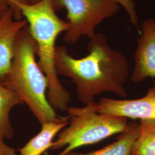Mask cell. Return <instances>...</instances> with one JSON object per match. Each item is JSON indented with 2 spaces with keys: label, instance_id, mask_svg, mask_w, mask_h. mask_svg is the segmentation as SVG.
<instances>
[{
  "label": "cell",
  "instance_id": "17",
  "mask_svg": "<svg viewBox=\"0 0 155 155\" xmlns=\"http://www.w3.org/2000/svg\"><path fill=\"white\" fill-rule=\"evenodd\" d=\"M41 0H27L28 4H35L39 2Z\"/></svg>",
  "mask_w": 155,
  "mask_h": 155
},
{
  "label": "cell",
  "instance_id": "12",
  "mask_svg": "<svg viewBox=\"0 0 155 155\" xmlns=\"http://www.w3.org/2000/svg\"><path fill=\"white\" fill-rule=\"evenodd\" d=\"M130 155H155V120H141Z\"/></svg>",
  "mask_w": 155,
  "mask_h": 155
},
{
  "label": "cell",
  "instance_id": "16",
  "mask_svg": "<svg viewBox=\"0 0 155 155\" xmlns=\"http://www.w3.org/2000/svg\"><path fill=\"white\" fill-rule=\"evenodd\" d=\"M9 8L5 0H0V16Z\"/></svg>",
  "mask_w": 155,
  "mask_h": 155
},
{
  "label": "cell",
  "instance_id": "14",
  "mask_svg": "<svg viewBox=\"0 0 155 155\" xmlns=\"http://www.w3.org/2000/svg\"><path fill=\"white\" fill-rule=\"evenodd\" d=\"M11 10L15 20H21L23 19L21 12L19 8V5L23 4H27V0H5Z\"/></svg>",
  "mask_w": 155,
  "mask_h": 155
},
{
  "label": "cell",
  "instance_id": "5",
  "mask_svg": "<svg viewBox=\"0 0 155 155\" xmlns=\"http://www.w3.org/2000/svg\"><path fill=\"white\" fill-rule=\"evenodd\" d=\"M54 10L66 9L68 28L63 40L74 45L82 37L89 39L106 19L117 14L121 6L111 0H51Z\"/></svg>",
  "mask_w": 155,
  "mask_h": 155
},
{
  "label": "cell",
  "instance_id": "1",
  "mask_svg": "<svg viewBox=\"0 0 155 155\" xmlns=\"http://www.w3.org/2000/svg\"><path fill=\"white\" fill-rule=\"evenodd\" d=\"M89 54L82 58H73L65 46L56 45L55 64L58 75L70 78L77 87L78 98L86 105L104 92L125 97L124 85L130 75L126 56L112 48L103 33L90 38Z\"/></svg>",
  "mask_w": 155,
  "mask_h": 155
},
{
  "label": "cell",
  "instance_id": "10",
  "mask_svg": "<svg viewBox=\"0 0 155 155\" xmlns=\"http://www.w3.org/2000/svg\"><path fill=\"white\" fill-rule=\"evenodd\" d=\"M139 133V124L135 121L127 123V127L120 133L115 142L100 150L87 153L71 151L64 155H130L133 143Z\"/></svg>",
  "mask_w": 155,
  "mask_h": 155
},
{
  "label": "cell",
  "instance_id": "15",
  "mask_svg": "<svg viewBox=\"0 0 155 155\" xmlns=\"http://www.w3.org/2000/svg\"><path fill=\"white\" fill-rule=\"evenodd\" d=\"M4 136L0 133V155H18L15 149L5 143Z\"/></svg>",
  "mask_w": 155,
  "mask_h": 155
},
{
  "label": "cell",
  "instance_id": "2",
  "mask_svg": "<svg viewBox=\"0 0 155 155\" xmlns=\"http://www.w3.org/2000/svg\"><path fill=\"white\" fill-rule=\"evenodd\" d=\"M36 44L27 25L17 36L11 66L1 83L18 95L41 125L68 121V116H58L48 101V79L36 60Z\"/></svg>",
  "mask_w": 155,
  "mask_h": 155
},
{
  "label": "cell",
  "instance_id": "13",
  "mask_svg": "<svg viewBox=\"0 0 155 155\" xmlns=\"http://www.w3.org/2000/svg\"><path fill=\"white\" fill-rule=\"evenodd\" d=\"M117 4L122 6L124 10L127 12L129 17L130 22L134 27L138 29L139 28V18L136 10V4L134 0H111Z\"/></svg>",
  "mask_w": 155,
  "mask_h": 155
},
{
  "label": "cell",
  "instance_id": "7",
  "mask_svg": "<svg viewBox=\"0 0 155 155\" xmlns=\"http://www.w3.org/2000/svg\"><path fill=\"white\" fill-rule=\"evenodd\" d=\"M132 81L140 83L148 78L155 77V19L143 22L134 53Z\"/></svg>",
  "mask_w": 155,
  "mask_h": 155
},
{
  "label": "cell",
  "instance_id": "8",
  "mask_svg": "<svg viewBox=\"0 0 155 155\" xmlns=\"http://www.w3.org/2000/svg\"><path fill=\"white\" fill-rule=\"evenodd\" d=\"M27 25L25 18L15 20L9 8L0 16V82L10 70L17 36Z\"/></svg>",
  "mask_w": 155,
  "mask_h": 155
},
{
  "label": "cell",
  "instance_id": "6",
  "mask_svg": "<svg viewBox=\"0 0 155 155\" xmlns=\"http://www.w3.org/2000/svg\"><path fill=\"white\" fill-rule=\"evenodd\" d=\"M94 110L101 114L132 119L155 120V85L147 94L135 100L102 98L94 103Z\"/></svg>",
  "mask_w": 155,
  "mask_h": 155
},
{
  "label": "cell",
  "instance_id": "4",
  "mask_svg": "<svg viewBox=\"0 0 155 155\" xmlns=\"http://www.w3.org/2000/svg\"><path fill=\"white\" fill-rule=\"evenodd\" d=\"M94 103L82 107H68V124L59 133L50 149L59 150L66 146L58 155H64L79 147L98 143L125 130L127 118L98 113L94 110Z\"/></svg>",
  "mask_w": 155,
  "mask_h": 155
},
{
  "label": "cell",
  "instance_id": "3",
  "mask_svg": "<svg viewBox=\"0 0 155 155\" xmlns=\"http://www.w3.org/2000/svg\"><path fill=\"white\" fill-rule=\"evenodd\" d=\"M22 17L37 47L38 64L48 82L47 99L55 110L66 111L71 97L58 78L55 64L56 41L65 32L68 24L56 13L51 0H41L35 4L19 5Z\"/></svg>",
  "mask_w": 155,
  "mask_h": 155
},
{
  "label": "cell",
  "instance_id": "11",
  "mask_svg": "<svg viewBox=\"0 0 155 155\" xmlns=\"http://www.w3.org/2000/svg\"><path fill=\"white\" fill-rule=\"evenodd\" d=\"M24 102L13 91L6 87L0 82V133L4 138L11 139L14 136L10 113L12 109Z\"/></svg>",
  "mask_w": 155,
  "mask_h": 155
},
{
  "label": "cell",
  "instance_id": "9",
  "mask_svg": "<svg viewBox=\"0 0 155 155\" xmlns=\"http://www.w3.org/2000/svg\"><path fill=\"white\" fill-rule=\"evenodd\" d=\"M68 122L69 120L45 122L41 124L40 132L18 150L20 155H42L47 150L51 148L55 137L68 125Z\"/></svg>",
  "mask_w": 155,
  "mask_h": 155
}]
</instances>
